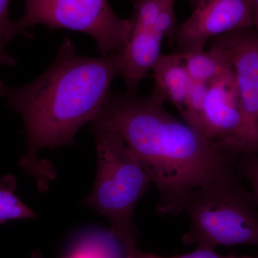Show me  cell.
I'll return each instance as SVG.
<instances>
[{"mask_svg":"<svg viewBox=\"0 0 258 258\" xmlns=\"http://www.w3.org/2000/svg\"><path fill=\"white\" fill-rule=\"evenodd\" d=\"M95 118L142 163L159 191L160 215L181 214L190 194L233 169L238 156L176 119L153 92L144 98L110 92Z\"/></svg>","mask_w":258,"mask_h":258,"instance_id":"1","label":"cell"},{"mask_svg":"<svg viewBox=\"0 0 258 258\" xmlns=\"http://www.w3.org/2000/svg\"><path fill=\"white\" fill-rule=\"evenodd\" d=\"M119 76L117 52L100 57L79 55L66 37L55 60L31 83L12 88L0 81V97L8 99L25 124L26 153L20 164L40 186L52 174L38 162V153L44 147L74 143L79 129L100 113L111 83Z\"/></svg>","mask_w":258,"mask_h":258,"instance_id":"2","label":"cell"},{"mask_svg":"<svg viewBox=\"0 0 258 258\" xmlns=\"http://www.w3.org/2000/svg\"><path fill=\"white\" fill-rule=\"evenodd\" d=\"M91 131L96 141L98 166L93 191L83 203L111 224L109 234L127 254L137 250L134 210L152 184L145 168L119 134L94 118Z\"/></svg>","mask_w":258,"mask_h":258,"instance_id":"3","label":"cell"},{"mask_svg":"<svg viewBox=\"0 0 258 258\" xmlns=\"http://www.w3.org/2000/svg\"><path fill=\"white\" fill-rule=\"evenodd\" d=\"M235 167L194 190L181 213L189 220L183 243L215 249L218 246H258V211Z\"/></svg>","mask_w":258,"mask_h":258,"instance_id":"4","label":"cell"},{"mask_svg":"<svg viewBox=\"0 0 258 258\" xmlns=\"http://www.w3.org/2000/svg\"><path fill=\"white\" fill-rule=\"evenodd\" d=\"M25 12L15 21L18 35L32 38L27 29L41 24L50 30L66 29L88 34L102 56L115 53L128 40L130 19L118 16L108 0H24Z\"/></svg>","mask_w":258,"mask_h":258,"instance_id":"5","label":"cell"},{"mask_svg":"<svg viewBox=\"0 0 258 258\" xmlns=\"http://www.w3.org/2000/svg\"><path fill=\"white\" fill-rule=\"evenodd\" d=\"M197 130L237 155L258 154L241 107L232 69L209 84Z\"/></svg>","mask_w":258,"mask_h":258,"instance_id":"6","label":"cell"},{"mask_svg":"<svg viewBox=\"0 0 258 258\" xmlns=\"http://www.w3.org/2000/svg\"><path fill=\"white\" fill-rule=\"evenodd\" d=\"M194 8L172 36L176 52L203 50L217 37L253 28L249 0H200Z\"/></svg>","mask_w":258,"mask_h":258,"instance_id":"7","label":"cell"},{"mask_svg":"<svg viewBox=\"0 0 258 258\" xmlns=\"http://www.w3.org/2000/svg\"><path fill=\"white\" fill-rule=\"evenodd\" d=\"M210 42L228 55L244 118L258 147V31L238 30Z\"/></svg>","mask_w":258,"mask_h":258,"instance_id":"8","label":"cell"},{"mask_svg":"<svg viewBox=\"0 0 258 258\" xmlns=\"http://www.w3.org/2000/svg\"><path fill=\"white\" fill-rule=\"evenodd\" d=\"M155 93L181 111L191 81L179 52L162 54L152 69Z\"/></svg>","mask_w":258,"mask_h":258,"instance_id":"9","label":"cell"},{"mask_svg":"<svg viewBox=\"0 0 258 258\" xmlns=\"http://www.w3.org/2000/svg\"><path fill=\"white\" fill-rule=\"evenodd\" d=\"M210 45L208 50L179 52L192 82L210 84L232 71L225 51L215 44Z\"/></svg>","mask_w":258,"mask_h":258,"instance_id":"10","label":"cell"},{"mask_svg":"<svg viewBox=\"0 0 258 258\" xmlns=\"http://www.w3.org/2000/svg\"><path fill=\"white\" fill-rule=\"evenodd\" d=\"M16 188L17 180L14 176L8 174L0 177V224L36 217L35 212L16 196Z\"/></svg>","mask_w":258,"mask_h":258,"instance_id":"11","label":"cell"},{"mask_svg":"<svg viewBox=\"0 0 258 258\" xmlns=\"http://www.w3.org/2000/svg\"><path fill=\"white\" fill-rule=\"evenodd\" d=\"M208 88L209 84L192 82L179 112L185 123L196 130L203 113Z\"/></svg>","mask_w":258,"mask_h":258,"instance_id":"12","label":"cell"},{"mask_svg":"<svg viewBox=\"0 0 258 258\" xmlns=\"http://www.w3.org/2000/svg\"><path fill=\"white\" fill-rule=\"evenodd\" d=\"M10 0H0V64L10 66L16 64V61L5 50V46L17 34L15 21L10 18Z\"/></svg>","mask_w":258,"mask_h":258,"instance_id":"13","label":"cell"},{"mask_svg":"<svg viewBox=\"0 0 258 258\" xmlns=\"http://www.w3.org/2000/svg\"><path fill=\"white\" fill-rule=\"evenodd\" d=\"M234 166L247 179L251 194L258 208V154H240L234 161Z\"/></svg>","mask_w":258,"mask_h":258,"instance_id":"14","label":"cell"},{"mask_svg":"<svg viewBox=\"0 0 258 258\" xmlns=\"http://www.w3.org/2000/svg\"><path fill=\"white\" fill-rule=\"evenodd\" d=\"M126 258H254L244 254H230L222 255L217 253L215 249L198 247L196 250L189 253L174 256H161L153 253L143 252L137 249L134 253L128 254Z\"/></svg>","mask_w":258,"mask_h":258,"instance_id":"15","label":"cell"},{"mask_svg":"<svg viewBox=\"0 0 258 258\" xmlns=\"http://www.w3.org/2000/svg\"><path fill=\"white\" fill-rule=\"evenodd\" d=\"M64 258H93L79 240L75 242Z\"/></svg>","mask_w":258,"mask_h":258,"instance_id":"16","label":"cell"},{"mask_svg":"<svg viewBox=\"0 0 258 258\" xmlns=\"http://www.w3.org/2000/svg\"><path fill=\"white\" fill-rule=\"evenodd\" d=\"M253 15V28L258 31V0H249Z\"/></svg>","mask_w":258,"mask_h":258,"instance_id":"17","label":"cell"},{"mask_svg":"<svg viewBox=\"0 0 258 258\" xmlns=\"http://www.w3.org/2000/svg\"><path fill=\"white\" fill-rule=\"evenodd\" d=\"M32 258H42L41 252L38 249L34 251L32 254Z\"/></svg>","mask_w":258,"mask_h":258,"instance_id":"18","label":"cell"},{"mask_svg":"<svg viewBox=\"0 0 258 258\" xmlns=\"http://www.w3.org/2000/svg\"><path fill=\"white\" fill-rule=\"evenodd\" d=\"M190 2H191V5H193L194 7L197 4H198V3L200 0H189Z\"/></svg>","mask_w":258,"mask_h":258,"instance_id":"19","label":"cell"},{"mask_svg":"<svg viewBox=\"0 0 258 258\" xmlns=\"http://www.w3.org/2000/svg\"><path fill=\"white\" fill-rule=\"evenodd\" d=\"M254 258H258V256H257V257H254Z\"/></svg>","mask_w":258,"mask_h":258,"instance_id":"20","label":"cell"}]
</instances>
